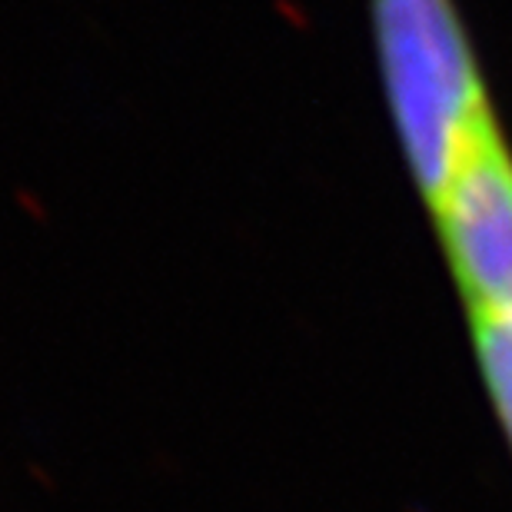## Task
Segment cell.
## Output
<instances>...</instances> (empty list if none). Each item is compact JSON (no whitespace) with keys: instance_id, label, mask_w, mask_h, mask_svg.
<instances>
[{"instance_id":"3","label":"cell","mask_w":512,"mask_h":512,"mask_svg":"<svg viewBox=\"0 0 512 512\" xmlns=\"http://www.w3.org/2000/svg\"><path fill=\"white\" fill-rule=\"evenodd\" d=\"M469 333H473V350L489 403H493L512 446V320L469 316Z\"/></svg>"},{"instance_id":"1","label":"cell","mask_w":512,"mask_h":512,"mask_svg":"<svg viewBox=\"0 0 512 512\" xmlns=\"http://www.w3.org/2000/svg\"><path fill=\"white\" fill-rule=\"evenodd\" d=\"M366 17L396 147L429 207L496 117L483 60L456 0H366Z\"/></svg>"},{"instance_id":"2","label":"cell","mask_w":512,"mask_h":512,"mask_svg":"<svg viewBox=\"0 0 512 512\" xmlns=\"http://www.w3.org/2000/svg\"><path fill=\"white\" fill-rule=\"evenodd\" d=\"M466 316L512 320V140L499 114L426 207Z\"/></svg>"}]
</instances>
